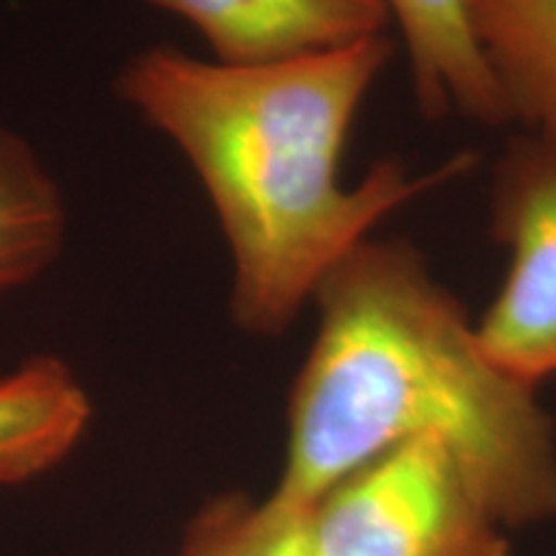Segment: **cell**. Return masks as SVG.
Returning <instances> with one entry per match:
<instances>
[{"mask_svg":"<svg viewBox=\"0 0 556 556\" xmlns=\"http://www.w3.org/2000/svg\"><path fill=\"white\" fill-rule=\"evenodd\" d=\"M510 122L556 144V0H471Z\"/></svg>","mask_w":556,"mask_h":556,"instance_id":"obj_8","label":"cell"},{"mask_svg":"<svg viewBox=\"0 0 556 556\" xmlns=\"http://www.w3.org/2000/svg\"><path fill=\"white\" fill-rule=\"evenodd\" d=\"M312 302L317 336L289 397L276 503L307 510L371 458L438 438L505 528L556 516L554 420L536 389L486 358L413 242L364 240Z\"/></svg>","mask_w":556,"mask_h":556,"instance_id":"obj_2","label":"cell"},{"mask_svg":"<svg viewBox=\"0 0 556 556\" xmlns=\"http://www.w3.org/2000/svg\"><path fill=\"white\" fill-rule=\"evenodd\" d=\"M197 29L222 65L312 58L387 34L384 0H144Z\"/></svg>","mask_w":556,"mask_h":556,"instance_id":"obj_5","label":"cell"},{"mask_svg":"<svg viewBox=\"0 0 556 556\" xmlns=\"http://www.w3.org/2000/svg\"><path fill=\"white\" fill-rule=\"evenodd\" d=\"M492 238L510 263L497 296L475 325L497 368L536 389L556 377V144L510 139L495 165Z\"/></svg>","mask_w":556,"mask_h":556,"instance_id":"obj_4","label":"cell"},{"mask_svg":"<svg viewBox=\"0 0 556 556\" xmlns=\"http://www.w3.org/2000/svg\"><path fill=\"white\" fill-rule=\"evenodd\" d=\"M402 34L415 101L428 119L458 111L471 122H510L503 88L471 21V0H384Z\"/></svg>","mask_w":556,"mask_h":556,"instance_id":"obj_6","label":"cell"},{"mask_svg":"<svg viewBox=\"0 0 556 556\" xmlns=\"http://www.w3.org/2000/svg\"><path fill=\"white\" fill-rule=\"evenodd\" d=\"M503 528L438 438L371 458L307 507L312 556H507Z\"/></svg>","mask_w":556,"mask_h":556,"instance_id":"obj_3","label":"cell"},{"mask_svg":"<svg viewBox=\"0 0 556 556\" xmlns=\"http://www.w3.org/2000/svg\"><path fill=\"white\" fill-rule=\"evenodd\" d=\"M392 54L387 34L258 67L150 47L116 75V96L184 152L208 193L232 255L229 312L245 332L281 336L381 219L477 165L462 152L413 176L389 157L343 184L353 122Z\"/></svg>","mask_w":556,"mask_h":556,"instance_id":"obj_1","label":"cell"},{"mask_svg":"<svg viewBox=\"0 0 556 556\" xmlns=\"http://www.w3.org/2000/svg\"><path fill=\"white\" fill-rule=\"evenodd\" d=\"M65 238L58 180L24 137L0 124V296L45 274Z\"/></svg>","mask_w":556,"mask_h":556,"instance_id":"obj_9","label":"cell"},{"mask_svg":"<svg viewBox=\"0 0 556 556\" xmlns=\"http://www.w3.org/2000/svg\"><path fill=\"white\" fill-rule=\"evenodd\" d=\"M176 556H312L307 510L274 497H219L193 520Z\"/></svg>","mask_w":556,"mask_h":556,"instance_id":"obj_10","label":"cell"},{"mask_svg":"<svg viewBox=\"0 0 556 556\" xmlns=\"http://www.w3.org/2000/svg\"><path fill=\"white\" fill-rule=\"evenodd\" d=\"M90 400L65 361L37 356L0 377V484L58 467L90 422Z\"/></svg>","mask_w":556,"mask_h":556,"instance_id":"obj_7","label":"cell"}]
</instances>
